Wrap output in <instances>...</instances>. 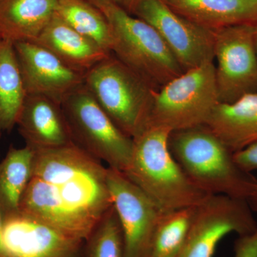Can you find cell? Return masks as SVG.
<instances>
[{
    "instance_id": "1",
    "label": "cell",
    "mask_w": 257,
    "mask_h": 257,
    "mask_svg": "<svg viewBox=\"0 0 257 257\" xmlns=\"http://www.w3.org/2000/svg\"><path fill=\"white\" fill-rule=\"evenodd\" d=\"M107 167L75 144L35 151L20 212L84 241L112 207Z\"/></svg>"
},
{
    "instance_id": "2",
    "label": "cell",
    "mask_w": 257,
    "mask_h": 257,
    "mask_svg": "<svg viewBox=\"0 0 257 257\" xmlns=\"http://www.w3.org/2000/svg\"><path fill=\"white\" fill-rule=\"evenodd\" d=\"M168 145L184 173L207 194L247 201L256 192V177L240 168L234 152L207 124L172 132Z\"/></svg>"
},
{
    "instance_id": "3",
    "label": "cell",
    "mask_w": 257,
    "mask_h": 257,
    "mask_svg": "<svg viewBox=\"0 0 257 257\" xmlns=\"http://www.w3.org/2000/svg\"><path fill=\"white\" fill-rule=\"evenodd\" d=\"M172 132L147 125L133 138L131 160L124 172L165 211L197 207L209 196L198 188L171 154Z\"/></svg>"
},
{
    "instance_id": "4",
    "label": "cell",
    "mask_w": 257,
    "mask_h": 257,
    "mask_svg": "<svg viewBox=\"0 0 257 257\" xmlns=\"http://www.w3.org/2000/svg\"><path fill=\"white\" fill-rule=\"evenodd\" d=\"M112 30L111 54L155 91L183 73L170 48L151 25L111 3L103 11Z\"/></svg>"
},
{
    "instance_id": "5",
    "label": "cell",
    "mask_w": 257,
    "mask_h": 257,
    "mask_svg": "<svg viewBox=\"0 0 257 257\" xmlns=\"http://www.w3.org/2000/svg\"><path fill=\"white\" fill-rule=\"evenodd\" d=\"M84 84L125 135L133 139L146 127L155 90L113 54L84 74Z\"/></svg>"
},
{
    "instance_id": "6",
    "label": "cell",
    "mask_w": 257,
    "mask_h": 257,
    "mask_svg": "<svg viewBox=\"0 0 257 257\" xmlns=\"http://www.w3.org/2000/svg\"><path fill=\"white\" fill-rule=\"evenodd\" d=\"M219 103L215 65L206 62L155 91L147 125L174 132L207 124Z\"/></svg>"
},
{
    "instance_id": "7",
    "label": "cell",
    "mask_w": 257,
    "mask_h": 257,
    "mask_svg": "<svg viewBox=\"0 0 257 257\" xmlns=\"http://www.w3.org/2000/svg\"><path fill=\"white\" fill-rule=\"evenodd\" d=\"M61 107L74 144L108 167L126 170L133 139L115 125L84 84L67 96Z\"/></svg>"
},
{
    "instance_id": "8",
    "label": "cell",
    "mask_w": 257,
    "mask_h": 257,
    "mask_svg": "<svg viewBox=\"0 0 257 257\" xmlns=\"http://www.w3.org/2000/svg\"><path fill=\"white\" fill-rule=\"evenodd\" d=\"M247 201L228 196H209L196 207L183 246L177 257H213L226 235L249 234L257 222Z\"/></svg>"
},
{
    "instance_id": "9",
    "label": "cell",
    "mask_w": 257,
    "mask_h": 257,
    "mask_svg": "<svg viewBox=\"0 0 257 257\" xmlns=\"http://www.w3.org/2000/svg\"><path fill=\"white\" fill-rule=\"evenodd\" d=\"M215 82L219 103L230 104L257 93V56L253 25L214 31Z\"/></svg>"
},
{
    "instance_id": "10",
    "label": "cell",
    "mask_w": 257,
    "mask_h": 257,
    "mask_svg": "<svg viewBox=\"0 0 257 257\" xmlns=\"http://www.w3.org/2000/svg\"><path fill=\"white\" fill-rule=\"evenodd\" d=\"M132 15L156 30L184 72L214 61V32L179 15L163 0H139Z\"/></svg>"
},
{
    "instance_id": "11",
    "label": "cell",
    "mask_w": 257,
    "mask_h": 257,
    "mask_svg": "<svg viewBox=\"0 0 257 257\" xmlns=\"http://www.w3.org/2000/svg\"><path fill=\"white\" fill-rule=\"evenodd\" d=\"M108 188L123 236L125 257H149L165 211L124 172L107 167Z\"/></svg>"
},
{
    "instance_id": "12",
    "label": "cell",
    "mask_w": 257,
    "mask_h": 257,
    "mask_svg": "<svg viewBox=\"0 0 257 257\" xmlns=\"http://www.w3.org/2000/svg\"><path fill=\"white\" fill-rule=\"evenodd\" d=\"M14 47L27 95L47 96L61 104L84 84V74L36 42H16Z\"/></svg>"
},
{
    "instance_id": "13",
    "label": "cell",
    "mask_w": 257,
    "mask_h": 257,
    "mask_svg": "<svg viewBox=\"0 0 257 257\" xmlns=\"http://www.w3.org/2000/svg\"><path fill=\"white\" fill-rule=\"evenodd\" d=\"M3 238L8 257H76L83 242L20 212L4 217Z\"/></svg>"
},
{
    "instance_id": "14",
    "label": "cell",
    "mask_w": 257,
    "mask_h": 257,
    "mask_svg": "<svg viewBox=\"0 0 257 257\" xmlns=\"http://www.w3.org/2000/svg\"><path fill=\"white\" fill-rule=\"evenodd\" d=\"M16 126L35 151L74 143L61 104L47 96L27 95Z\"/></svg>"
},
{
    "instance_id": "15",
    "label": "cell",
    "mask_w": 257,
    "mask_h": 257,
    "mask_svg": "<svg viewBox=\"0 0 257 257\" xmlns=\"http://www.w3.org/2000/svg\"><path fill=\"white\" fill-rule=\"evenodd\" d=\"M35 42L84 75L111 54L71 28L56 13Z\"/></svg>"
},
{
    "instance_id": "16",
    "label": "cell",
    "mask_w": 257,
    "mask_h": 257,
    "mask_svg": "<svg viewBox=\"0 0 257 257\" xmlns=\"http://www.w3.org/2000/svg\"><path fill=\"white\" fill-rule=\"evenodd\" d=\"M184 18L202 28L221 29L257 24V0H163Z\"/></svg>"
},
{
    "instance_id": "17",
    "label": "cell",
    "mask_w": 257,
    "mask_h": 257,
    "mask_svg": "<svg viewBox=\"0 0 257 257\" xmlns=\"http://www.w3.org/2000/svg\"><path fill=\"white\" fill-rule=\"evenodd\" d=\"M58 0H0V41L35 42L53 18Z\"/></svg>"
},
{
    "instance_id": "18",
    "label": "cell",
    "mask_w": 257,
    "mask_h": 257,
    "mask_svg": "<svg viewBox=\"0 0 257 257\" xmlns=\"http://www.w3.org/2000/svg\"><path fill=\"white\" fill-rule=\"evenodd\" d=\"M207 125L233 152L257 142V93L219 103Z\"/></svg>"
},
{
    "instance_id": "19",
    "label": "cell",
    "mask_w": 257,
    "mask_h": 257,
    "mask_svg": "<svg viewBox=\"0 0 257 257\" xmlns=\"http://www.w3.org/2000/svg\"><path fill=\"white\" fill-rule=\"evenodd\" d=\"M26 97L14 44L0 41V138L16 126Z\"/></svg>"
},
{
    "instance_id": "20",
    "label": "cell",
    "mask_w": 257,
    "mask_h": 257,
    "mask_svg": "<svg viewBox=\"0 0 257 257\" xmlns=\"http://www.w3.org/2000/svg\"><path fill=\"white\" fill-rule=\"evenodd\" d=\"M35 151L10 146L0 161V211L3 218L20 212V202L33 171Z\"/></svg>"
},
{
    "instance_id": "21",
    "label": "cell",
    "mask_w": 257,
    "mask_h": 257,
    "mask_svg": "<svg viewBox=\"0 0 257 257\" xmlns=\"http://www.w3.org/2000/svg\"><path fill=\"white\" fill-rule=\"evenodd\" d=\"M55 13L71 28L111 53L112 30L101 10L86 0H58Z\"/></svg>"
},
{
    "instance_id": "22",
    "label": "cell",
    "mask_w": 257,
    "mask_h": 257,
    "mask_svg": "<svg viewBox=\"0 0 257 257\" xmlns=\"http://www.w3.org/2000/svg\"><path fill=\"white\" fill-rule=\"evenodd\" d=\"M196 207L165 211L157 226L149 257H177L180 252Z\"/></svg>"
},
{
    "instance_id": "23",
    "label": "cell",
    "mask_w": 257,
    "mask_h": 257,
    "mask_svg": "<svg viewBox=\"0 0 257 257\" xmlns=\"http://www.w3.org/2000/svg\"><path fill=\"white\" fill-rule=\"evenodd\" d=\"M85 241L86 257H125L122 229L113 206Z\"/></svg>"
},
{
    "instance_id": "24",
    "label": "cell",
    "mask_w": 257,
    "mask_h": 257,
    "mask_svg": "<svg viewBox=\"0 0 257 257\" xmlns=\"http://www.w3.org/2000/svg\"><path fill=\"white\" fill-rule=\"evenodd\" d=\"M234 257H257V228L239 236L234 242Z\"/></svg>"
},
{
    "instance_id": "25",
    "label": "cell",
    "mask_w": 257,
    "mask_h": 257,
    "mask_svg": "<svg viewBox=\"0 0 257 257\" xmlns=\"http://www.w3.org/2000/svg\"><path fill=\"white\" fill-rule=\"evenodd\" d=\"M234 159L240 168L245 172L252 173L253 171L257 170V142L234 152Z\"/></svg>"
},
{
    "instance_id": "26",
    "label": "cell",
    "mask_w": 257,
    "mask_h": 257,
    "mask_svg": "<svg viewBox=\"0 0 257 257\" xmlns=\"http://www.w3.org/2000/svg\"><path fill=\"white\" fill-rule=\"evenodd\" d=\"M111 1L128 14L132 15L134 8L139 0H111Z\"/></svg>"
},
{
    "instance_id": "27",
    "label": "cell",
    "mask_w": 257,
    "mask_h": 257,
    "mask_svg": "<svg viewBox=\"0 0 257 257\" xmlns=\"http://www.w3.org/2000/svg\"><path fill=\"white\" fill-rule=\"evenodd\" d=\"M86 1L90 3L91 5H94L97 9L101 10L102 13L111 3H113L111 0H86Z\"/></svg>"
},
{
    "instance_id": "28",
    "label": "cell",
    "mask_w": 257,
    "mask_h": 257,
    "mask_svg": "<svg viewBox=\"0 0 257 257\" xmlns=\"http://www.w3.org/2000/svg\"><path fill=\"white\" fill-rule=\"evenodd\" d=\"M3 225H4V218L0 211V257H8L3 243Z\"/></svg>"
},
{
    "instance_id": "29",
    "label": "cell",
    "mask_w": 257,
    "mask_h": 257,
    "mask_svg": "<svg viewBox=\"0 0 257 257\" xmlns=\"http://www.w3.org/2000/svg\"><path fill=\"white\" fill-rule=\"evenodd\" d=\"M247 202L249 204L250 207L253 211L257 212V190L256 192L248 199Z\"/></svg>"
},
{
    "instance_id": "30",
    "label": "cell",
    "mask_w": 257,
    "mask_h": 257,
    "mask_svg": "<svg viewBox=\"0 0 257 257\" xmlns=\"http://www.w3.org/2000/svg\"><path fill=\"white\" fill-rule=\"evenodd\" d=\"M253 42H254L255 50H256V53L257 56V24L253 25Z\"/></svg>"
}]
</instances>
